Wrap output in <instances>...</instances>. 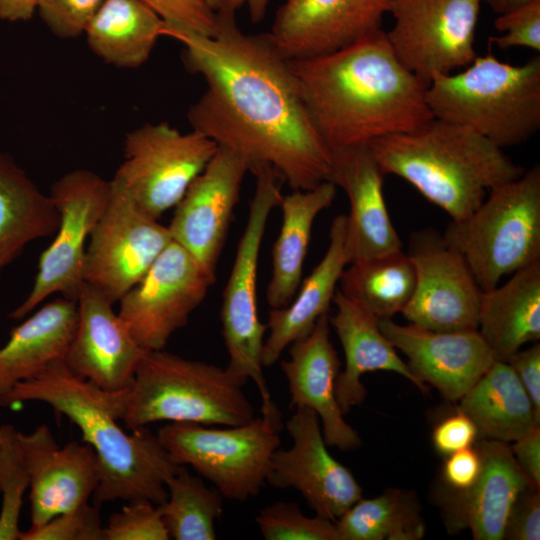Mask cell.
Masks as SVG:
<instances>
[{
	"mask_svg": "<svg viewBox=\"0 0 540 540\" xmlns=\"http://www.w3.org/2000/svg\"><path fill=\"white\" fill-rule=\"evenodd\" d=\"M247 172L250 165L246 158L218 146L174 207L168 226L173 241L186 249L214 278Z\"/></svg>",
	"mask_w": 540,
	"mask_h": 540,
	"instance_id": "e0dca14e",
	"label": "cell"
},
{
	"mask_svg": "<svg viewBox=\"0 0 540 540\" xmlns=\"http://www.w3.org/2000/svg\"><path fill=\"white\" fill-rule=\"evenodd\" d=\"M340 360L330 339L329 315H322L310 333L289 346L281 362L288 383L291 406L307 407L318 416L324 440L340 450L360 447L358 431L344 419L335 395Z\"/></svg>",
	"mask_w": 540,
	"mask_h": 540,
	"instance_id": "cb8c5ba5",
	"label": "cell"
},
{
	"mask_svg": "<svg viewBox=\"0 0 540 540\" xmlns=\"http://www.w3.org/2000/svg\"><path fill=\"white\" fill-rule=\"evenodd\" d=\"M443 237L467 262L482 291L540 260V166L502 183Z\"/></svg>",
	"mask_w": 540,
	"mask_h": 540,
	"instance_id": "52a82bcc",
	"label": "cell"
},
{
	"mask_svg": "<svg viewBox=\"0 0 540 540\" xmlns=\"http://www.w3.org/2000/svg\"><path fill=\"white\" fill-rule=\"evenodd\" d=\"M243 386L226 367L165 349L146 351L126 390L121 421L128 430L162 421L242 425L256 417Z\"/></svg>",
	"mask_w": 540,
	"mask_h": 540,
	"instance_id": "8992f818",
	"label": "cell"
},
{
	"mask_svg": "<svg viewBox=\"0 0 540 540\" xmlns=\"http://www.w3.org/2000/svg\"><path fill=\"white\" fill-rule=\"evenodd\" d=\"M385 337L413 374L449 401H458L495 361L478 330L437 331L379 319Z\"/></svg>",
	"mask_w": 540,
	"mask_h": 540,
	"instance_id": "44dd1931",
	"label": "cell"
},
{
	"mask_svg": "<svg viewBox=\"0 0 540 540\" xmlns=\"http://www.w3.org/2000/svg\"><path fill=\"white\" fill-rule=\"evenodd\" d=\"M281 428L260 416L228 428L168 422L156 434L177 464L191 466L224 499L246 501L266 483Z\"/></svg>",
	"mask_w": 540,
	"mask_h": 540,
	"instance_id": "9c48e42d",
	"label": "cell"
},
{
	"mask_svg": "<svg viewBox=\"0 0 540 540\" xmlns=\"http://www.w3.org/2000/svg\"><path fill=\"white\" fill-rule=\"evenodd\" d=\"M384 177L367 145L332 151L330 181L345 192L349 201L346 215L349 264L403 247L386 207Z\"/></svg>",
	"mask_w": 540,
	"mask_h": 540,
	"instance_id": "603a6c76",
	"label": "cell"
},
{
	"mask_svg": "<svg viewBox=\"0 0 540 540\" xmlns=\"http://www.w3.org/2000/svg\"><path fill=\"white\" fill-rule=\"evenodd\" d=\"M286 429L292 445L275 451L266 483L299 491L315 514L335 521L362 497V487L330 454L312 409L295 408Z\"/></svg>",
	"mask_w": 540,
	"mask_h": 540,
	"instance_id": "2e32d148",
	"label": "cell"
},
{
	"mask_svg": "<svg viewBox=\"0 0 540 540\" xmlns=\"http://www.w3.org/2000/svg\"><path fill=\"white\" fill-rule=\"evenodd\" d=\"M334 522L339 540H419L425 534L416 496L400 489L361 497Z\"/></svg>",
	"mask_w": 540,
	"mask_h": 540,
	"instance_id": "836d02e7",
	"label": "cell"
},
{
	"mask_svg": "<svg viewBox=\"0 0 540 540\" xmlns=\"http://www.w3.org/2000/svg\"><path fill=\"white\" fill-rule=\"evenodd\" d=\"M217 149L213 140L192 129L183 133L166 122L146 123L126 134L124 159L113 180L159 220L178 204Z\"/></svg>",
	"mask_w": 540,
	"mask_h": 540,
	"instance_id": "30bf717a",
	"label": "cell"
},
{
	"mask_svg": "<svg viewBox=\"0 0 540 540\" xmlns=\"http://www.w3.org/2000/svg\"><path fill=\"white\" fill-rule=\"evenodd\" d=\"M478 437L473 421L458 410L457 414L442 420L433 430L432 442L444 455L471 447Z\"/></svg>",
	"mask_w": 540,
	"mask_h": 540,
	"instance_id": "ee69618b",
	"label": "cell"
},
{
	"mask_svg": "<svg viewBox=\"0 0 540 540\" xmlns=\"http://www.w3.org/2000/svg\"><path fill=\"white\" fill-rule=\"evenodd\" d=\"M503 539H540V485L532 483L519 493L509 511Z\"/></svg>",
	"mask_w": 540,
	"mask_h": 540,
	"instance_id": "7bdbcfd3",
	"label": "cell"
},
{
	"mask_svg": "<svg viewBox=\"0 0 540 540\" xmlns=\"http://www.w3.org/2000/svg\"><path fill=\"white\" fill-rule=\"evenodd\" d=\"M346 228V215H337L332 221L328 248L321 261L301 282L289 304L271 308L268 312L266 327L269 334L262 351L264 367L275 364L287 347L307 336L317 320L328 314L342 272L349 264Z\"/></svg>",
	"mask_w": 540,
	"mask_h": 540,
	"instance_id": "484cf974",
	"label": "cell"
},
{
	"mask_svg": "<svg viewBox=\"0 0 540 540\" xmlns=\"http://www.w3.org/2000/svg\"><path fill=\"white\" fill-rule=\"evenodd\" d=\"M36 11V0H0V18L8 21L29 20Z\"/></svg>",
	"mask_w": 540,
	"mask_h": 540,
	"instance_id": "c3c4849f",
	"label": "cell"
},
{
	"mask_svg": "<svg viewBox=\"0 0 540 540\" xmlns=\"http://www.w3.org/2000/svg\"><path fill=\"white\" fill-rule=\"evenodd\" d=\"M18 430L0 425V540H19V519L30 478L21 450Z\"/></svg>",
	"mask_w": 540,
	"mask_h": 540,
	"instance_id": "d590c367",
	"label": "cell"
},
{
	"mask_svg": "<svg viewBox=\"0 0 540 540\" xmlns=\"http://www.w3.org/2000/svg\"><path fill=\"white\" fill-rule=\"evenodd\" d=\"M481 458L475 447H468L448 455L443 466V477L451 489L463 490L477 479Z\"/></svg>",
	"mask_w": 540,
	"mask_h": 540,
	"instance_id": "bcb514c9",
	"label": "cell"
},
{
	"mask_svg": "<svg viewBox=\"0 0 540 540\" xmlns=\"http://www.w3.org/2000/svg\"><path fill=\"white\" fill-rule=\"evenodd\" d=\"M161 505L148 500L128 501L113 513L103 529V540H168Z\"/></svg>",
	"mask_w": 540,
	"mask_h": 540,
	"instance_id": "74e56055",
	"label": "cell"
},
{
	"mask_svg": "<svg viewBox=\"0 0 540 540\" xmlns=\"http://www.w3.org/2000/svg\"><path fill=\"white\" fill-rule=\"evenodd\" d=\"M415 288L403 316L437 331L477 330L482 290L463 256L434 229L412 233Z\"/></svg>",
	"mask_w": 540,
	"mask_h": 540,
	"instance_id": "9a60e30c",
	"label": "cell"
},
{
	"mask_svg": "<svg viewBox=\"0 0 540 540\" xmlns=\"http://www.w3.org/2000/svg\"><path fill=\"white\" fill-rule=\"evenodd\" d=\"M426 101L435 118L464 126L504 149L540 128V57L521 65L492 54L461 71L434 75Z\"/></svg>",
	"mask_w": 540,
	"mask_h": 540,
	"instance_id": "5b68a950",
	"label": "cell"
},
{
	"mask_svg": "<svg viewBox=\"0 0 540 540\" xmlns=\"http://www.w3.org/2000/svg\"><path fill=\"white\" fill-rule=\"evenodd\" d=\"M337 187L325 181L308 190H293L282 196L279 204L282 224L272 248V273L266 290V300L273 308H282L295 296L316 217L330 207Z\"/></svg>",
	"mask_w": 540,
	"mask_h": 540,
	"instance_id": "f1b7e54d",
	"label": "cell"
},
{
	"mask_svg": "<svg viewBox=\"0 0 540 540\" xmlns=\"http://www.w3.org/2000/svg\"><path fill=\"white\" fill-rule=\"evenodd\" d=\"M477 330L496 361L540 338V260L482 291Z\"/></svg>",
	"mask_w": 540,
	"mask_h": 540,
	"instance_id": "4316f807",
	"label": "cell"
},
{
	"mask_svg": "<svg viewBox=\"0 0 540 540\" xmlns=\"http://www.w3.org/2000/svg\"><path fill=\"white\" fill-rule=\"evenodd\" d=\"M393 0H285L268 36L286 59L341 49L382 28Z\"/></svg>",
	"mask_w": 540,
	"mask_h": 540,
	"instance_id": "ac0fdd59",
	"label": "cell"
},
{
	"mask_svg": "<svg viewBox=\"0 0 540 540\" xmlns=\"http://www.w3.org/2000/svg\"><path fill=\"white\" fill-rule=\"evenodd\" d=\"M459 401L458 410L473 421L481 438L514 442L540 426L527 392L507 362L495 360Z\"/></svg>",
	"mask_w": 540,
	"mask_h": 540,
	"instance_id": "f546056e",
	"label": "cell"
},
{
	"mask_svg": "<svg viewBox=\"0 0 540 540\" xmlns=\"http://www.w3.org/2000/svg\"><path fill=\"white\" fill-rule=\"evenodd\" d=\"M256 178L245 229L223 291L220 311L222 336L228 354L226 369L243 385L255 382L261 398V416L282 421L263 374L262 351L267 330L258 315L257 273L268 218L281 199V179L267 165L254 167Z\"/></svg>",
	"mask_w": 540,
	"mask_h": 540,
	"instance_id": "ba28073f",
	"label": "cell"
},
{
	"mask_svg": "<svg viewBox=\"0 0 540 540\" xmlns=\"http://www.w3.org/2000/svg\"><path fill=\"white\" fill-rule=\"evenodd\" d=\"M474 447L481 458L480 473L468 488L453 489L446 496L444 521L453 532L469 529L475 540H501L515 499L535 482L522 471L506 442L481 438Z\"/></svg>",
	"mask_w": 540,
	"mask_h": 540,
	"instance_id": "7402d4cb",
	"label": "cell"
},
{
	"mask_svg": "<svg viewBox=\"0 0 540 540\" xmlns=\"http://www.w3.org/2000/svg\"><path fill=\"white\" fill-rule=\"evenodd\" d=\"M111 181L88 169L70 171L56 180L49 196L59 215L50 245L41 253L26 299L10 314L22 319L53 294L77 300L84 284L89 237L109 201Z\"/></svg>",
	"mask_w": 540,
	"mask_h": 540,
	"instance_id": "8fae6325",
	"label": "cell"
},
{
	"mask_svg": "<svg viewBox=\"0 0 540 540\" xmlns=\"http://www.w3.org/2000/svg\"><path fill=\"white\" fill-rule=\"evenodd\" d=\"M77 325L63 361L75 375L106 391L129 388L145 350L113 310V303L84 282L76 300Z\"/></svg>",
	"mask_w": 540,
	"mask_h": 540,
	"instance_id": "ffe728a7",
	"label": "cell"
},
{
	"mask_svg": "<svg viewBox=\"0 0 540 540\" xmlns=\"http://www.w3.org/2000/svg\"><path fill=\"white\" fill-rule=\"evenodd\" d=\"M207 2V4L212 8L214 9L215 11L218 10L219 6H220V2L221 0H205Z\"/></svg>",
	"mask_w": 540,
	"mask_h": 540,
	"instance_id": "816d5d0a",
	"label": "cell"
},
{
	"mask_svg": "<svg viewBox=\"0 0 540 540\" xmlns=\"http://www.w3.org/2000/svg\"><path fill=\"white\" fill-rule=\"evenodd\" d=\"M345 268L339 290L378 319L402 313L415 288V269L403 250L357 261Z\"/></svg>",
	"mask_w": 540,
	"mask_h": 540,
	"instance_id": "d6a6232c",
	"label": "cell"
},
{
	"mask_svg": "<svg viewBox=\"0 0 540 540\" xmlns=\"http://www.w3.org/2000/svg\"><path fill=\"white\" fill-rule=\"evenodd\" d=\"M164 27L162 18L142 0H105L84 34L91 51L104 62L133 69L149 59Z\"/></svg>",
	"mask_w": 540,
	"mask_h": 540,
	"instance_id": "4dcf8cb0",
	"label": "cell"
},
{
	"mask_svg": "<svg viewBox=\"0 0 540 540\" xmlns=\"http://www.w3.org/2000/svg\"><path fill=\"white\" fill-rule=\"evenodd\" d=\"M109 201L88 240L84 282L113 304L172 242L168 226L143 212L113 179Z\"/></svg>",
	"mask_w": 540,
	"mask_h": 540,
	"instance_id": "4fadbf2b",
	"label": "cell"
},
{
	"mask_svg": "<svg viewBox=\"0 0 540 540\" xmlns=\"http://www.w3.org/2000/svg\"><path fill=\"white\" fill-rule=\"evenodd\" d=\"M126 390L101 389L72 373L63 359H58L1 395L0 406L43 402L79 428L83 442L93 448L99 463L94 504L148 500L161 505L168 496L166 482L181 465L147 426L130 433L121 428L118 422L123 417Z\"/></svg>",
	"mask_w": 540,
	"mask_h": 540,
	"instance_id": "3957f363",
	"label": "cell"
},
{
	"mask_svg": "<svg viewBox=\"0 0 540 540\" xmlns=\"http://www.w3.org/2000/svg\"><path fill=\"white\" fill-rule=\"evenodd\" d=\"M482 0H393L387 40L398 60L429 83L478 56L475 33Z\"/></svg>",
	"mask_w": 540,
	"mask_h": 540,
	"instance_id": "7c38bea8",
	"label": "cell"
},
{
	"mask_svg": "<svg viewBox=\"0 0 540 540\" xmlns=\"http://www.w3.org/2000/svg\"><path fill=\"white\" fill-rule=\"evenodd\" d=\"M332 303L336 311L329 317L345 355L344 370L338 373L335 395L343 413L360 405L366 396L361 377L371 371L397 373L422 393L428 386L418 379L397 354V349L379 327V319L363 306L336 290Z\"/></svg>",
	"mask_w": 540,
	"mask_h": 540,
	"instance_id": "d4e9b609",
	"label": "cell"
},
{
	"mask_svg": "<svg viewBox=\"0 0 540 540\" xmlns=\"http://www.w3.org/2000/svg\"><path fill=\"white\" fill-rule=\"evenodd\" d=\"M18 438L30 478L32 528L88 502L100 480L90 445L71 441L59 446L45 424L28 434L19 431Z\"/></svg>",
	"mask_w": 540,
	"mask_h": 540,
	"instance_id": "d6986e66",
	"label": "cell"
},
{
	"mask_svg": "<svg viewBox=\"0 0 540 540\" xmlns=\"http://www.w3.org/2000/svg\"><path fill=\"white\" fill-rule=\"evenodd\" d=\"M58 224L49 194L0 153V259L9 264L30 242L54 235Z\"/></svg>",
	"mask_w": 540,
	"mask_h": 540,
	"instance_id": "1f68e13d",
	"label": "cell"
},
{
	"mask_svg": "<svg viewBox=\"0 0 540 540\" xmlns=\"http://www.w3.org/2000/svg\"><path fill=\"white\" fill-rule=\"evenodd\" d=\"M506 362L527 392L535 416L540 421V344L537 342L524 350H518Z\"/></svg>",
	"mask_w": 540,
	"mask_h": 540,
	"instance_id": "f6af8a7d",
	"label": "cell"
},
{
	"mask_svg": "<svg viewBox=\"0 0 540 540\" xmlns=\"http://www.w3.org/2000/svg\"><path fill=\"white\" fill-rule=\"evenodd\" d=\"M216 13L213 36L164 27V36L183 45L185 67L206 84L188 110L191 129L242 155L250 171L270 166L292 190L330 181L332 152L311 120L290 60L268 33L246 34L235 13Z\"/></svg>",
	"mask_w": 540,
	"mask_h": 540,
	"instance_id": "6da1fadb",
	"label": "cell"
},
{
	"mask_svg": "<svg viewBox=\"0 0 540 540\" xmlns=\"http://www.w3.org/2000/svg\"><path fill=\"white\" fill-rule=\"evenodd\" d=\"M172 26L204 36L217 30V13L205 0H142Z\"/></svg>",
	"mask_w": 540,
	"mask_h": 540,
	"instance_id": "b9f144b4",
	"label": "cell"
},
{
	"mask_svg": "<svg viewBox=\"0 0 540 540\" xmlns=\"http://www.w3.org/2000/svg\"><path fill=\"white\" fill-rule=\"evenodd\" d=\"M99 508L86 502L41 526L21 532L19 540H103Z\"/></svg>",
	"mask_w": 540,
	"mask_h": 540,
	"instance_id": "f35d334b",
	"label": "cell"
},
{
	"mask_svg": "<svg viewBox=\"0 0 540 540\" xmlns=\"http://www.w3.org/2000/svg\"><path fill=\"white\" fill-rule=\"evenodd\" d=\"M77 319V303L61 296L16 326L0 348V396L63 359Z\"/></svg>",
	"mask_w": 540,
	"mask_h": 540,
	"instance_id": "83f0119b",
	"label": "cell"
},
{
	"mask_svg": "<svg viewBox=\"0 0 540 540\" xmlns=\"http://www.w3.org/2000/svg\"><path fill=\"white\" fill-rule=\"evenodd\" d=\"M494 27L502 34L491 36L490 44L503 50L525 47L540 52V0L498 15Z\"/></svg>",
	"mask_w": 540,
	"mask_h": 540,
	"instance_id": "60d3db41",
	"label": "cell"
},
{
	"mask_svg": "<svg viewBox=\"0 0 540 540\" xmlns=\"http://www.w3.org/2000/svg\"><path fill=\"white\" fill-rule=\"evenodd\" d=\"M533 0H482L497 15L507 13Z\"/></svg>",
	"mask_w": 540,
	"mask_h": 540,
	"instance_id": "f907efd6",
	"label": "cell"
},
{
	"mask_svg": "<svg viewBox=\"0 0 540 540\" xmlns=\"http://www.w3.org/2000/svg\"><path fill=\"white\" fill-rule=\"evenodd\" d=\"M367 146L385 175L410 183L452 221L468 217L492 188L524 173L488 139L435 117Z\"/></svg>",
	"mask_w": 540,
	"mask_h": 540,
	"instance_id": "277c9868",
	"label": "cell"
},
{
	"mask_svg": "<svg viewBox=\"0 0 540 540\" xmlns=\"http://www.w3.org/2000/svg\"><path fill=\"white\" fill-rule=\"evenodd\" d=\"M290 63L311 120L331 152L368 145L433 118L428 83L398 60L382 28L336 51Z\"/></svg>",
	"mask_w": 540,
	"mask_h": 540,
	"instance_id": "7a4b0ae2",
	"label": "cell"
},
{
	"mask_svg": "<svg viewBox=\"0 0 540 540\" xmlns=\"http://www.w3.org/2000/svg\"><path fill=\"white\" fill-rule=\"evenodd\" d=\"M105 0H36V11L57 37L83 35Z\"/></svg>",
	"mask_w": 540,
	"mask_h": 540,
	"instance_id": "ab89813d",
	"label": "cell"
},
{
	"mask_svg": "<svg viewBox=\"0 0 540 540\" xmlns=\"http://www.w3.org/2000/svg\"><path fill=\"white\" fill-rule=\"evenodd\" d=\"M168 496L161 504L169 538L175 540H214L216 522L223 513V496L207 487L184 465L166 482Z\"/></svg>",
	"mask_w": 540,
	"mask_h": 540,
	"instance_id": "e575fe53",
	"label": "cell"
},
{
	"mask_svg": "<svg viewBox=\"0 0 540 540\" xmlns=\"http://www.w3.org/2000/svg\"><path fill=\"white\" fill-rule=\"evenodd\" d=\"M255 521L266 540H339L334 521L317 514L309 517L294 502L270 504Z\"/></svg>",
	"mask_w": 540,
	"mask_h": 540,
	"instance_id": "8d00e7d4",
	"label": "cell"
},
{
	"mask_svg": "<svg viewBox=\"0 0 540 540\" xmlns=\"http://www.w3.org/2000/svg\"><path fill=\"white\" fill-rule=\"evenodd\" d=\"M215 280L172 240L142 279L120 298L118 314L145 351L165 349Z\"/></svg>",
	"mask_w": 540,
	"mask_h": 540,
	"instance_id": "5bb4252c",
	"label": "cell"
},
{
	"mask_svg": "<svg viewBox=\"0 0 540 540\" xmlns=\"http://www.w3.org/2000/svg\"><path fill=\"white\" fill-rule=\"evenodd\" d=\"M6 265H7V264H6L3 260L0 259V271H1V269H2L4 266H6Z\"/></svg>",
	"mask_w": 540,
	"mask_h": 540,
	"instance_id": "f5cc1de1",
	"label": "cell"
},
{
	"mask_svg": "<svg viewBox=\"0 0 540 540\" xmlns=\"http://www.w3.org/2000/svg\"><path fill=\"white\" fill-rule=\"evenodd\" d=\"M271 0H221L217 11L236 13L242 7H247L251 21L258 23L263 20Z\"/></svg>",
	"mask_w": 540,
	"mask_h": 540,
	"instance_id": "681fc988",
	"label": "cell"
},
{
	"mask_svg": "<svg viewBox=\"0 0 540 540\" xmlns=\"http://www.w3.org/2000/svg\"><path fill=\"white\" fill-rule=\"evenodd\" d=\"M510 447L522 471L540 485V426L515 440Z\"/></svg>",
	"mask_w": 540,
	"mask_h": 540,
	"instance_id": "7dc6e473",
	"label": "cell"
}]
</instances>
